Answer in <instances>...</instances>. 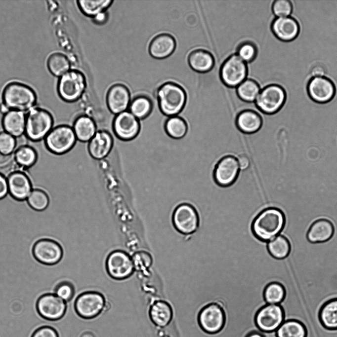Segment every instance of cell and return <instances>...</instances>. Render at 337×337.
<instances>
[{
	"mask_svg": "<svg viewBox=\"0 0 337 337\" xmlns=\"http://www.w3.org/2000/svg\"><path fill=\"white\" fill-rule=\"evenodd\" d=\"M38 314L43 319L57 321L61 319L67 310L66 302L55 294L46 293L39 297L36 302Z\"/></svg>",
	"mask_w": 337,
	"mask_h": 337,
	"instance_id": "obj_12",
	"label": "cell"
},
{
	"mask_svg": "<svg viewBox=\"0 0 337 337\" xmlns=\"http://www.w3.org/2000/svg\"><path fill=\"white\" fill-rule=\"evenodd\" d=\"M130 102L129 91L123 84L113 85L107 92V106L110 112L115 115L127 111Z\"/></svg>",
	"mask_w": 337,
	"mask_h": 337,
	"instance_id": "obj_19",
	"label": "cell"
},
{
	"mask_svg": "<svg viewBox=\"0 0 337 337\" xmlns=\"http://www.w3.org/2000/svg\"><path fill=\"white\" fill-rule=\"evenodd\" d=\"M113 145L112 135L108 131L100 130L88 142V150L93 159L101 160L110 153Z\"/></svg>",
	"mask_w": 337,
	"mask_h": 337,
	"instance_id": "obj_20",
	"label": "cell"
},
{
	"mask_svg": "<svg viewBox=\"0 0 337 337\" xmlns=\"http://www.w3.org/2000/svg\"><path fill=\"white\" fill-rule=\"evenodd\" d=\"M149 315L151 321L156 326L164 328L172 319V310L170 305L164 300L155 301L150 306Z\"/></svg>",
	"mask_w": 337,
	"mask_h": 337,
	"instance_id": "obj_29",
	"label": "cell"
},
{
	"mask_svg": "<svg viewBox=\"0 0 337 337\" xmlns=\"http://www.w3.org/2000/svg\"><path fill=\"white\" fill-rule=\"evenodd\" d=\"M113 2L112 0H78V4L82 12L86 16L95 17L105 10Z\"/></svg>",
	"mask_w": 337,
	"mask_h": 337,
	"instance_id": "obj_37",
	"label": "cell"
},
{
	"mask_svg": "<svg viewBox=\"0 0 337 337\" xmlns=\"http://www.w3.org/2000/svg\"><path fill=\"white\" fill-rule=\"evenodd\" d=\"M272 10L276 17L290 16L293 11V5L289 0H276L272 5Z\"/></svg>",
	"mask_w": 337,
	"mask_h": 337,
	"instance_id": "obj_43",
	"label": "cell"
},
{
	"mask_svg": "<svg viewBox=\"0 0 337 337\" xmlns=\"http://www.w3.org/2000/svg\"><path fill=\"white\" fill-rule=\"evenodd\" d=\"M275 337H307L305 324L296 318L285 319L274 332Z\"/></svg>",
	"mask_w": 337,
	"mask_h": 337,
	"instance_id": "obj_31",
	"label": "cell"
},
{
	"mask_svg": "<svg viewBox=\"0 0 337 337\" xmlns=\"http://www.w3.org/2000/svg\"><path fill=\"white\" fill-rule=\"evenodd\" d=\"M317 318L325 330L337 331V297L327 300L320 305Z\"/></svg>",
	"mask_w": 337,
	"mask_h": 337,
	"instance_id": "obj_26",
	"label": "cell"
},
{
	"mask_svg": "<svg viewBox=\"0 0 337 337\" xmlns=\"http://www.w3.org/2000/svg\"><path fill=\"white\" fill-rule=\"evenodd\" d=\"M85 86L84 75L79 71L71 70L61 76L58 84V91L64 101L73 102L81 97Z\"/></svg>",
	"mask_w": 337,
	"mask_h": 337,
	"instance_id": "obj_7",
	"label": "cell"
},
{
	"mask_svg": "<svg viewBox=\"0 0 337 337\" xmlns=\"http://www.w3.org/2000/svg\"><path fill=\"white\" fill-rule=\"evenodd\" d=\"M334 226L330 220L320 218L310 225L306 238L312 243H324L329 240L334 233Z\"/></svg>",
	"mask_w": 337,
	"mask_h": 337,
	"instance_id": "obj_25",
	"label": "cell"
},
{
	"mask_svg": "<svg viewBox=\"0 0 337 337\" xmlns=\"http://www.w3.org/2000/svg\"><path fill=\"white\" fill-rule=\"evenodd\" d=\"M73 129L76 138L82 142H88L97 131L95 122L85 114L79 116L75 120Z\"/></svg>",
	"mask_w": 337,
	"mask_h": 337,
	"instance_id": "obj_30",
	"label": "cell"
},
{
	"mask_svg": "<svg viewBox=\"0 0 337 337\" xmlns=\"http://www.w3.org/2000/svg\"><path fill=\"white\" fill-rule=\"evenodd\" d=\"M3 104L9 110H16L26 113L33 109L37 97L34 90L27 85L12 82L7 85L2 95Z\"/></svg>",
	"mask_w": 337,
	"mask_h": 337,
	"instance_id": "obj_3",
	"label": "cell"
},
{
	"mask_svg": "<svg viewBox=\"0 0 337 337\" xmlns=\"http://www.w3.org/2000/svg\"><path fill=\"white\" fill-rule=\"evenodd\" d=\"M260 91L259 83L252 78H246L236 87L238 97L247 103L254 102Z\"/></svg>",
	"mask_w": 337,
	"mask_h": 337,
	"instance_id": "obj_34",
	"label": "cell"
},
{
	"mask_svg": "<svg viewBox=\"0 0 337 337\" xmlns=\"http://www.w3.org/2000/svg\"><path fill=\"white\" fill-rule=\"evenodd\" d=\"M17 147L16 138L4 131L0 133V153L4 156L13 153Z\"/></svg>",
	"mask_w": 337,
	"mask_h": 337,
	"instance_id": "obj_42",
	"label": "cell"
},
{
	"mask_svg": "<svg viewBox=\"0 0 337 337\" xmlns=\"http://www.w3.org/2000/svg\"><path fill=\"white\" fill-rule=\"evenodd\" d=\"M74 308L80 317L91 319L96 317L106 309V302L102 294L94 291L86 292L76 298Z\"/></svg>",
	"mask_w": 337,
	"mask_h": 337,
	"instance_id": "obj_8",
	"label": "cell"
},
{
	"mask_svg": "<svg viewBox=\"0 0 337 337\" xmlns=\"http://www.w3.org/2000/svg\"><path fill=\"white\" fill-rule=\"evenodd\" d=\"M268 251L271 256L278 260L288 257L291 251V244L289 240L280 234L267 242Z\"/></svg>",
	"mask_w": 337,
	"mask_h": 337,
	"instance_id": "obj_35",
	"label": "cell"
},
{
	"mask_svg": "<svg viewBox=\"0 0 337 337\" xmlns=\"http://www.w3.org/2000/svg\"><path fill=\"white\" fill-rule=\"evenodd\" d=\"M285 318V310L281 304H267L257 313L255 323L263 333H274Z\"/></svg>",
	"mask_w": 337,
	"mask_h": 337,
	"instance_id": "obj_10",
	"label": "cell"
},
{
	"mask_svg": "<svg viewBox=\"0 0 337 337\" xmlns=\"http://www.w3.org/2000/svg\"><path fill=\"white\" fill-rule=\"evenodd\" d=\"M8 193L7 178L0 173V199L5 197Z\"/></svg>",
	"mask_w": 337,
	"mask_h": 337,
	"instance_id": "obj_47",
	"label": "cell"
},
{
	"mask_svg": "<svg viewBox=\"0 0 337 337\" xmlns=\"http://www.w3.org/2000/svg\"><path fill=\"white\" fill-rule=\"evenodd\" d=\"M285 296V288L279 282H271L265 288L264 298L267 304H280L284 300Z\"/></svg>",
	"mask_w": 337,
	"mask_h": 337,
	"instance_id": "obj_39",
	"label": "cell"
},
{
	"mask_svg": "<svg viewBox=\"0 0 337 337\" xmlns=\"http://www.w3.org/2000/svg\"><path fill=\"white\" fill-rule=\"evenodd\" d=\"M247 63L236 54L228 56L223 62L219 70V76L223 83L230 88L237 87L247 78Z\"/></svg>",
	"mask_w": 337,
	"mask_h": 337,
	"instance_id": "obj_6",
	"label": "cell"
},
{
	"mask_svg": "<svg viewBox=\"0 0 337 337\" xmlns=\"http://www.w3.org/2000/svg\"><path fill=\"white\" fill-rule=\"evenodd\" d=\"M159 108L164 115L170 117L179 114L185 106L187 94L185 89L173 82H167L158 89Z\"/></svg>",
	"mask_w": 337,
	"mask_h": 337,
	"instance_id": "obj_2",
	"label": "cell"
},
{
	"mask_svg": "<svg viewBox=\"0 0 337 337\" xmlns=\"http://www.w3.org/2000/svg\"><path fill=\"white\" fill-rule=\"evenodd\" d=\"M271 29L274 36L283 41H291L298 36L300 27L294 18L288 16L276 17L272 21Z\"/></svg>",
	"mask_w": 337,
	"mask_h": 337,
	"instance_id": "obj_22",
	"label": "cell"
},
{
	"mask_svg": "<svg viewBox=\"0 0 337 337\" xmlns=\"http://www.w3.org/2000/svg\"><path fill=\"white\" fill-rule=\"evenodd\" d=\"M37 157L36 150L26 143L25 145L17 147L14 152V158L20 171L33 166L37 161Z\"/></svg>",
	"mask_w": 337,
	"mask_h": 337,
	"instance_id": "obj_32",
	"label": "cell"
},
{
	"mask_svg": "<svg viewBox=\"0 0 337 337\" xmlns=\"http://www.w3.org/2000/svg\"><path fill=\"white\" fill-rule=\"evenodd\" d=\"M257 48L256 45L250 41H244L240 43L236 51V54L246 63H251L256 57Z\"/></svg>",
	"mask_w": 337,
	"mask_h": 337,
	"instance_id": "obj_41",
	"label": "cell"
},
{
	"mask_svg": "<svg viewBox=\"0 0 337 337\" xmlns=\"http://www.w3.org/2000/svg\"><path fill=\"white\" fill-rule=\"evenodd\" d=\"M7 181L9 193L16 200H26L33 190L30 179L23 171L12 172L7 177Z\"/></svg>",
	"mask_w": 337,
	"mask_h": 337,
	"instance_id": "obj_21",
	"label": "cell"
},
{
	"mask_svg": "<svg viewBox=\"0 0 337 337\" xmlns=\"http://www.w3.org/2000/svg\"><path fill=\"white\" fill-rule=\"evenodd\" d=\"M285 224V217L278 208L270 207L262 211L254 220L252 229L259 239L269 242L283 230Z\"/></svg>",
	"mask_w": 337,
	"mask_h": 337,
	"instance_id": "obj_1",
	"label": "cell"
},
{
	"mask_svg": "<svg viewBox=\"0 0 337 337\" xmlns=\"http://www.w3.org/2000/svg\"><path fill=\"white\" fill-rule=\"evenodd\" d=\"M247 337H267V336L264 333L253 332L250 334Z\"/></svg>",
	"mask_w": 337,
	"mask_h": 337,
	"instance_id": "obj_50",
	"label": "cell"
},
{
	"mask_svg": "<svg viewBox=\"0 0 337 337\" xmlns=\"http://www.w3.org/2000/svg\"><path fill=\"white\" fill-rule=\"evenodd\" d=\"M26 113L19 111L9 110L3 114L2 127L5 132L16 138L25 134Z\"/></svg>",
	"mask_w": 337,
	"mask_h": 337,
	"instance_id": "obj_27",
	"label": "cell"
},
{
	"mask_svg": "<svg viewBox=\"0 0 337 337\" xmlns=\"http://www.w3.org/2000/svg\"><path fill=\"white\" fill-rule=\"evenodd\" d=\"M286 99V92L283 87L277 84H271L260 90L254 103L261 112L271 115L281 109Z\"/></svg>",
	"mask_w": 337,
	"mask_h": 337,
	"instance_id": "obj_5",
	"label": "cell"
},
{
	"mask_svg": "<svg viewBox=\"0 0 337 337\" xmlns=\"http://www.w3.org/2000/svg\"><path fill=\"white\" fill-rule=\"evenodd\" d=\"M31 337H59L57 331L49 326H43L37 329Z\"/></svg>",
	"mask_w": 337,
	"mask_h": 337,
	"instance_id": "obj_45",
	"label": "cell"
},
{
	"mask_svg": "<svg viewBox=\"0 0 337 337\" xmlns=\"http://www.w3.org/2000/svg\"><path fill=\"white\" fill-rule=\"evenodd\" d=\"M54 294L67 302L73 298L75 294V289L71 283L62 281L55 286Z\"/></svg>",
	"mask_w": 337,
	"mask_h": 337,
	"instance_id": "obj_44",
	"label": "cell"
},
{
	"mask_svg": "<svg viewBox=\"0 0 337 337\" xmlns=\"http://www.w3.org/2000/svg\"><path fill=\"white\" fill-rule=\"evenodd\" d=\"M53 128V118L46 110L36 107L26 113L25 135L29 140H42Z\"/></svg>",
	"mask_w": 337,
	"mask_h": 337,
	"instance_id": "obj_4",
	"label": "cell"
},
{
	"mask_svg": "<svg viewBox=\"0 0 337 337\" xmlns=\"http://www.w3.org/2000/svg\"><path fill=\"white\" fill-rule=\"evenodd\" d=\"M32 253L34 258L39 262L52 265L60 261L63 251L60 244L55 240L42 238L35 243Z\"/></svg>",
	"mask_w": 337,
	"mask_h": 337,
	"instance_id": "obj_13",
	"label": "cell"
},
{
	"mask_svg": "<svg viewBox=\"0 0 337 337\" xmlns=\"http://www.w3.org/2000/svg\"><path fill=\"white\" fill-rule=\"evenodd\" d=\"M80 337H95L94 335L91 332L86 331L83 333Z\"/></svg>",
	"mask_w": 337,
	"mask_h": 337,
	"instance_id": "obj_51",
	"label": "cell"
},
{
	"mask_svg": "<svg viewBox=\"0 0 337 337\" xmlns=\"http://www.w3.org/2000/svg\"><path fill=\"white\" fill-rule=\"evenodd\" d=\"M172 222L175 228L180 232L189 234L198 228L199 218L195 208L187 203H182L175 209Z\"/></svg>",
	"mask_w": 337,
	"mask_h": 337,
	"instance_id": "obj_17",
	"label": "cell"
},
{
	"mask_svg": "<svg viewBox=\"0 0 337 337\" xmlns=\"http://www.w3.org/2000/svg\"><path fill=\"white\" fill-rule=\"evenodd\" d=\"M106 18L107 15L105 12H102L93 18L95 22L99 24L104 22Z\"/></svg>",
	"mask_w": 337,
	"mask_h": 337,
	"instance_id": "obj_49",
	"label": "cell"
},
{
	"mask_svg": "<svg viewBox=\"0 0 337 337\" xmlns=\"http://www.w3.org/2000/svg\"><path fill=\"white\" fill-rule=\"evenodd\" d=\"M165 130L170 138L179 140L184 138L188 132L186 121L178 115L168 117L165 124Z\"/></svg>",
	"mask_w": 337,
	"mask_h": 337,
	"instance_id": "obj_33",
	"label": "cell"
},
{
	"mask_svg": "<svg viewBox=\"0 0 337 337\" xmlns=\"http://www.w3.org/2000/svg\"><path fill=\"white\" fill-rule=\"evenodd\" d=\"M240 171L237 158L226 155L216 164L213 172V179L219 186L228 187L236 181Z\"/></svg>",
	"mask_w": 337,
	"mask_h": 337,
	"instance_id": "obj_14",
	"label": "cell"
},
{
	"mask_svg": "<svg viewBox=\"0 0 337 337\" xmlns=\"http://www.w3.org/2000/svg\"><path fill=\"white\" fill-rule=\"evenodd\" d=\"M325 74V69L320 65L314 66L311 70V74L313 77L324 76Z\"/></svg>",
	"mask_w": 337,
	"mask_h": 337,
	"instance_id": "obj_48",
	"label": "cell"
},
{
	"mask_svg": "<svg viewBox=\"0 0 337 337\" xmlns=\"http://www.w3.org/2000/svg\"><path fill=\"white\" fill-rule=\"evenodd\" d=\"M106 267L108 274L116 280L126 279L134 270L132 259L127 253L122 250H115L109 254Z\"/></svg>",
	"mask_w": 337,
	"mask_h": 337,
	"instance_id": "obj_11",
	"label": "cell"
},
{
	"mask_svg": "<svg viewBox=\"0 0 337 337\" xmlns=\"http://www.w3.org/2000/svg\"><path fill=\"white\" fill-rule=\"evenodd\" d=\"M47 66L52 74L59 76L69 71L70 63L66 56L56 53L49 56L47 60Z\"/></svg>",
	"mask_w": 337,
	"mask_h": 337,
	"instance_id": "obj_38",
	"label": "cell"
},
{
	"mask_svg": "<svg viewBox=\"0 0 337 337\" xmlns=\"http://www.w3.org/2000/svg\"><path fill=\"white\" fill-rule=\"evenodd\" d=\"M187 61L189 66L193 71L200 73L211 71L215 63L212 54L201 48L191 51L188 56Z\"/></svg>",
	"mask_w": 337,
	"mask_h": 337,
	"instance_id": "obj_28",
	"label": "cell"
},
{
	"mask_svg": "<svg viewBox=\"0 0 337 337\" xmlns=\"http://www.w3.org/2000/svg\"><path fill=\"white\" fill-rule=\"evenodd\" d=\"M129 111L138 120L147 117L153 109L150 99L144 96H139L130 102L128 107Z\"/></svg>",
	"mask_w": 337,
	"mask_h": 337,
	"instance_id": "obj_36",
	"label": "cell"
},
{
	"mask_svg": "<svg viewBox=\"0 0 337 337\" xmlns=\"http://www.w3.org/2000/svg\"><path fill=\"white\" fill-rule=\"evenodd\" d=\"M236 157L238 160L240 171H246L250 167L251 162L248 156L244 154H241L237 155Z\"/></svg>",
	"mask_w": 337,
	"mask_h": 337,
	"instance_id": "obj_46",
	"label": "cell"
},
{
	"mask_svg": "<svg viewBox=\"0 0 337 337\" xmlns=\"http://www.w3.org/2000/svg\"><path fill=\"white\" fill-rule=\"evenodd\" d=\"M77 139L72 127L60 125L53 128L44 139L47 149L56 154L70 150Z\"/></svg>",
	"mask_w": 337,
	"mask_h": 337,
	"instance_id": "obj_9",
	"label": "cell"
},
{
	"mask_svg": "<svg viewBox=\"0 0 337 337\" xmlns=\"http://www.w3.org/2000/svg\"><path fill=\"white\" fill-rule=\"evenodd\" d=\"M307 91L314 103L325 104L333 100L336 89L332 80L324 76L312 77L307 84Z\"/></svg>",
	"mask_w": 337,
	"mask_h": 337,
	"instance_id": "obj_15",
	"label": "cell"
},
{
	"mask_svg": "<svg viewBox=\"0 0 337 337\" xmlns=\"http://www.w3.org/2000/svg\"><path fill=\"white\" fill-rule=\"evenodd\" d=\"M235 124L237 129L246 134L257 132L262 125V118L259 112L252 109H246L237 115Z\"/></svg>",
	"mask_w": 337,
	"mask_h": 337,
	"instance_id": "obj_24",
	"label": "cell"
},
{
	"mask_svg": "<svg viewBox=\"0 0 337 337\" xmlns=\"http://www.w3.org/2000/svg\"><path fill=\"white\" fill-rule=\"evenodd\" d=\"M198 319L203 330L210 334L219 332L222 329L225 322L222 309L215 303L205 307L200 312Z\"/></svg>",
	"mask_w": 337,
	"mask_h": 337,
	"instance_id": "obj_18",
	"label": "cell"
},
{
	"mask_svg": "<svg viewBox=\"0 0 337 337\" xmlns=\"http://www.w3.org/2000/svg\"><path fill=\"white\" fill-rule=\"evenodd\" d=\"M26 201L33 210L39 212L46 209L49 203L47 194L39 189H33Z\"/></svg>",
	"mask_w": 337,
	"mask_h": 337,
	"instance_id": "obj_40",
	"label": "cell"
},
{
	"mask_svg": "<svg viewBox=\"0 0 337 337\" xmlns=\"http://www.w3.org/2000/svg\"><path fill=\"white\" fill-rule=\"evenodd\" d=\"M176 42L174 37L168 34H162L151 41L149 51L153 58L162 59L171 55L174 51Z\"/></svg>",
	"mask_w": 337,
	"mask_h": 337,
	"instance_id": "obj_23",
	"label": "cell"
},
{
	"mask_svg": "<svg viewBox=\"0 0 337 337\" xmlns=\"http://www.w3.org/2000/svg\"><path fill=\"white\" fill-rule=\"evenodd\" d=\"M115 136L124 141L135 138L140 130L139 120L128 110L115 116L113 121Z\"/></svg>",
	"mask_w": 337,
	"mask_h": 337,
	"instance_id": "obj_16",
	"label": "cell"
}]
</instances>
